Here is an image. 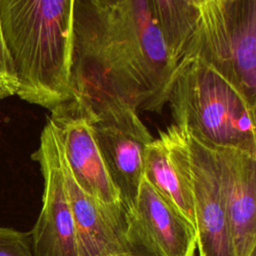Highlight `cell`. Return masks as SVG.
Listing matches in <instances>:
<instances>
[{"label":"cell","mask_w":256,"mask_h":256,"mask_svg":"<svg viewBox=\"0 0 256 256\" xmlns=\"http://www.w3.org/2000/svg\"><path fill=\"white\" fill-rule=\"evenodd\" d=\"M176 74L153 0H74L72 96L91 114L161 113Z\"/></svg>","instance_id":"6da1fadb"},{"label":"cell","mask_w":256,"mask_h":256,"mask_svg":"<svg viewBox=\"0 0 256 256\" xmlns=\"http://www.w3.org/2000/svg\"><path fill=\"white\" fill-rule=\"evenodd\" d=\"M74 0H0L16 95L50 111L70 101Z\"/></svg>","instance_id":"7a4b0ae2"},{"label":"cell","mask_w":256,"mask_h":256,"mask_svg":"<svg viewBox=\"0 0 256 256\" xmlns=\"http://www.w3.org/2000/svg\"><path fill=\"white\" fill-rule=\"evenodd\" d=\"M167 102L173 124L204 143L256 151L255 108L201 60L180 64Z\"/></svg>","instance_id":"3957f363"},{"label":"cell","mask_w":256,"mask_h":256,"mask_svg":"<svg viewBox=\"0 0 256 256\" xmlns=\"http://www.w3.org/2000/svg\"><path fill=\"white\" fill-rule=\"evenodd\" d=\"M196 8L184 62L209 65L256 108V0H196Z\"/></svg>","instance_id":"277c9868"},{"label":"cell","mask_w":256,"mask_h":256,"mask_svg":"<svg viewBox=\"0 0 256 256\" xmlns=\"http://www.w3.org/2000/svg\"><path fill=\"white\" fill-rule=\"evenodd\" d=\"M31 158L39 164L44 188L42 208L29 232L33 256H79L76 230L64 185L60 143L56 128L47 118L40 143Z\"/></svg>","instance_id":"5b68a950"},{"label":"cell","mask_w":256,"mask_h":256,"mask_svg":"<svg viewBox=\"0 0 256 256\" xmlns=\"http://www.w3.org/2000/svg\"><path fill=\"white\" fill-rule=\"evenodd\" d=\"M79 110L90 121L107 172L126 209L135 202L138 195L144 177L145 149L154 138L137 111L109 109L91 114Z\"/></svg>","instance_id":"8992f818"},{"label":"cell","mask_w":256,"mask_h":256,"mask_svg":"<svg viewBox=\"0 0 256 256\" xmlns=\"http://www.w3.org/2000/svg\"><path fill=\"white\" fill-rule=\"evenodd\" d=\"M124 212L126 237L132 248L152 256L195 255V230L145 177L135 202Z\"/></svg>","instance_id":"52a82bcc"},{"label":"cell","mask_w":256,"mask_h":256,"mask_svg":"<svg viewBox=\"0 0 256 256\" xmlns=\"http://www.w3.org/2000/svg\"><path fill=\"white\" fill-rule=\"evenodd\" d=\"M206 145L215 162L234 256H249L256 250V151Z\"/></svg>","instance_id":"ba28073f"},{"label":"cell","mask_w":256,"mask_h":256,"mask_svg":"<svg viewBox=\"0 0 256 256\" xmlns=\"http://www.w3.org/2000/svg\"><path fill=\"white\" fill-rule=\"evenodd\" d=\"M183 131L189 148L198 256H234L230 226L211 150L193 134Z\"/></svg>","instance_id":"9c48e42d"},{"label":"cell","mask_w":256,"mask_h":256,"mask_svg":"<svg viewBox=\"0 0 256 256\" xmlns=\"http://www.w3.org/2000/svg\"><path fill=\"white\" fill-rule=\"evenodd\" d=\"M65 161L79 187L99 203L123 206L97 146L90 121L79 109L68 104L51 111Z\"/></svg>","instance_id":"30bf717a"},{"label":"cell","mask_w":256,"mask_h":256,"mask_svg":"<svg viewBox=\"0 0 256 256\" xmlns=\"http://www.w3.org/2000/svg\"><path fill=\"white\" fill-rule=\"evenodd\" d=\"M144 177L196 232L189 148L182 129L171 124L147 145Z\"/></svg>","instance_id":"8fae6325"},{"label":"cell","mask_w":256,"mask_h":256,"mask_svg":"<svg viewBox=\"0 0 256 256\" xmlns=\"http://www.w3.org/2000/svg\"><path fill=\"white\" fill-rule=\"evenodd\" d=\"M60 158L76 230L79 256H107L133 250L126 237L123 206H106L87 195L74 180L65 161L61 144Z\"/></svg>","instance_id":"7c38bea8"},{"label":"cell","mask_w":256,"mask_h":256,"mask_svg":"<svg viewBox=\"0 0 256 256\" xmlns=\"http://www.w3.org/2000/svg\"><path fill=\"white\" fill-rule=\"evenodd\" d=\"M17 90V73L4 38L0 20V100L16 95Z\"/></svg>","instance_id":"4fadbf2b"},{"label":"cell","mask_w":256,"mask_h":256,"mask_svg":"<svg viewBox=\"0 0 256 256\" xmlns=\"http://www.w3.org/2000/svg\"><path fill=\"white\" fill-rule=\"evenodd\" d=\"M0 256H33L29 232L0 226Z\"/></svg>","instance_id":"5bb4252c"},{"label":"cell","mask_w":256,"mask_h":256,"mask_svg":"<svg viewBox=\"0 0 256 256\" xmlns=\"http://www.w3.org/2000/svg\"><path fill=\"white\" fill-rule=\"evenodd\" d=\"M107 256H152L149 253L140 250V249H133L127 252H120V253H114V254H110Z\"/></svg>","instance_id":"9a60e30c"},{"label":"cell","mask_w":256,"mask_h":256,"mask_svg":"<svg viewBox=\"0 0 256 256\" xmlns=\"http://www.w3.org/2000/svg\"><path fill=\"white\" fill-rule=\"evenodd\" d=\"M249 256H256V250H255V251H253Z\"/></svg>","instance_id":"2e32d148"}]
</instances>
